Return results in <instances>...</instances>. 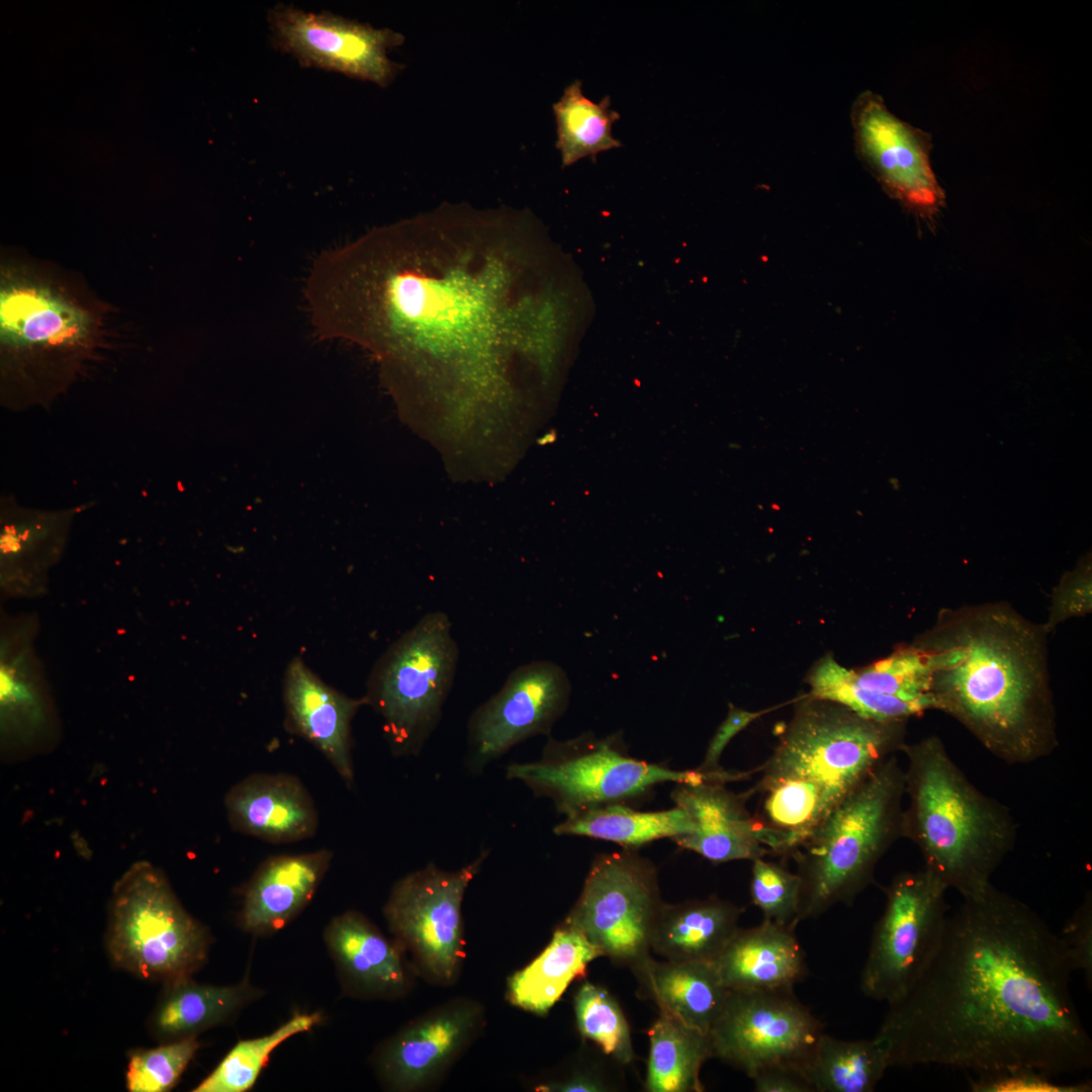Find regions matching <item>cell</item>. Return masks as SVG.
<instances>
[{
  "mask_svg": "<svg viewBox=\"0 0 1092 1092\" xmlns=\"http://www.w3.org/2000/svg\"><path fill=\"white\" fill-rule=\"evenodd\" d=\"M524 226L502 208L447 205L374 229L314 262L312 326L372 351L394 382L502 384L507 361L548 331L527 289Z\"/></svg>",
  "mask_w": 1092,
  "mask_h": 1092,
  "instance_id": "1",
  "label": "cell"
},
{
  "mask_svg": "<svg viewBox=\"0 0 1092 1092\" xmlns=\"http://www.w3.org/2000/svg\"><path fill=\"white\" fill-rule=\"evenodd\" d=\"M1073 972L1059 934L990 884L946 916L930 961L875 1036L890 1067L1083 1072L1092 1039L1071 994Z\"/></svg>",
  "mask_w": 1092,
  "mask_h": 1092,
  "instance_id": "2",
  "label": "cell"
},
{
  "mask_svg": "<svg viewBox=\"0 0 1092 1092\" xmlns=\"http://www.w3.org/2000/svg\"><path fill=\"white\" fill-rule=\"evenodd\" d=\"M1048 635L1006 602L941 608L912 642L929 662L932 709L1007 764L1049 756L1059 735Z\"/></svg>",
  "mask_w": 1092,
  "mask_h": 1092,
  "instance_id": "3",
  "label": "cell"
},
{
  "mask_svg": "<svg viewBox=\"0 0 1092 1092\" xmlns=\"http://www.w3.org/2000/svg\"><path fill=\"white\" fill-rule=\"evenodd\" d=\"M748 790L769 854L791 856L826 817L887 758L901 751L907 721H878L805 695Z\"/></svg>",
  "mask_w": 1092,
  "mask_h": 1092,
  "instance_id": "4",
  "label": "cell"
},
{
  "mask_svg": "<svg viewBox=\"0 0 1092 1092\" xmlns=\"http://www.w3.org/2000/svg\"><path fill=\"white\" fill-rule=\"evenodd\" d=\"M903 837L924 868L961 896L981 893L1014 849L1017 824L1007 806L967 778L936 735L907 744Z\"/></svg>",
  "mask_w": 1092,
  "mask_h": 1092,
  "instance_id": "5",
  "label": "cell"
},
{
  "mask_svg": "<svg viewBox=\"0 0 1092 1092\" xmlns=\"http://www.w3.org/2000/svg\"><path fill=\"white\" fill-rule=\"evenodd\" d=\"M904 769L887 758L791 855L800 879L798 921L851 905L903 837Z\"/></svg>",
  "mask_w": 1092,
  "mask_h": 1092,
  "instance_id": "6",
  "label": "cell"
},
{
  "mask_svg": "<svg viewBox=\"0 0 1092 1092\" xmlns=\"http://www.w3.org/2000/svg\"><path fill=\"white\" fill-rule=\"evenodd\" d=\"M747 771L678 770L631 756L622 736L603 738L590 732L566 740L548 738L541 757L512 763L507 778L550 799L564 816L589 809L626 804L649 794L659 784H727L745 780Z\"/></svg>",
  "mask_w": 1092,
  "mask_h": 1092,
  "instance_id": "7",
  "label": "cell"
},
{
  "mask_svg": "<svg viewBox=\"0 0 1092 1092\" xmlns=\"http://www.w3.org/2000/svg\"><path fill=\"white\" fill-rule=\"evenodd\" d=\"M210 944L208 929L159 868L136 861L114 884L105 946L116 968L163 983L189 978L206 963Z\"/></svg>",
  "mask_w": 1092,
  "mask_h": 1092,
  "instance_id": "8",
  "label": "cell"
},
{
  "mask_svg": "<svg viewBox=\"0 0 1092 1092\" xmlns=\"http://www.w3.org/2000/svg\"><path fill=\"white\" fill-rule=\"evenodd\" d=\"M459 647L449 617L424 615L379 658L365 696L382 718L396 756L418 755L436 729L452 688Z\"/></svg>",
  "mask_w": 1092,
  "mask_h": 1092,
  "instance_id": "9",
  "label": "cell"
},
{
  "mask_svg": "<svg viewBox=\"0 0 1092 1092\" xmlns=\"http://www.w3.org/2000/svg\"><path fill=\"white\" fill-rule=\"evenodd\" d=\"M98 315L69 289L28 269L5 268L0 285V343L5 366L21 377L72 365L101 337Z\"/></svg>",
  "mask_w": 1092,
  "mask_h": 1092,
  "instance_id": "10",
  "label": "cell"
},
{
  "mask_svg": "<svg viewBox=\"0 0 1092 1092\" xmlns=\"http://www.w3.org/2000/svg\"><path fill=\"white\" fill-rule=\"evenodd\" d=\"M488 855L482 850L457 871L427 864L392 887L383 907L392 937L418 976L436 986H452L466 957L462 903L465 892Z\"/></svg>",
  "mask_w": 1092,
  "mask_h": 1092,
  "instance_id": "11",
  "label": "cell"
},
{
  "mask_svg": "<svg viewBox=\"0 0 1092 1092\" xmlns=\"http://www.w3.org/2000/svg\"><path fill=\"white\" fill-rule=\"evenodd\" d=\"M665 902L656 867L635 849L598 855L563 923L613 962L632 971L651 956V935Z\"/></svg>",
  "mask_w": 1092,
  "mask_h": 1092,
  "instance_id": "12",
  "label": "cell"
},
{
  "mask_svg": "<svg viewBox=\"0 0 1092 1092\" xmlns=\"http://www.w3.org/2000/svg\"><path fill=\"white\" fill-rule=\"evenodd\" d=\"M947 891L926 868L900 873L885 888V909L860 973L864 996L891 1005L912 988L939 942Z\"/></svg>",
  "mask_w": 1092,
  "mask_h": 1092,
  "instance_id": "13",
  "label": "cell"
},
{
  "mask_svg": "<svg viewBox=\"0 0 1092 1092\" xmlns=\"http://www.w3.org/2000/svg\"><path fill=\"white\" fill-rule=\"evenodd\" d=\"M823 1025L793 989L730 990L709 1030L712 1057L749 1078L772 1065L806 1068Z\"/></svg>",
  "mask_w": 1092,
  "mask_h": 1092,
  "instance_id": "14",
  "label": "cell"
},
{
  "mask_svg": "<svg viewBox=\"0 0 1092 1092\" xmlns=\"http://www.w3.org/2000/svg\"><path fill=\"white\" fill-rule=\"evenodd\" d=\"M570 694L566 672L552 661H532L514 669L468 720V770L479 774L516 744L540 734L549 736L566 711Z\"/></svg>",
  "mask_w": 1092,
  "mask_h": 1092,
  "instance_id": "15",
  "label": "cell"
},
{
  "mask_svg": "<svg viewBox=\"0 0 1092 1092\" xmlns=\"http://www.w3.org/2000/svg\"><path fill=\"white\" fill-rule=\"evenodd\" d=\"M268 22L274 44L303 67L341 73L382 87L398 71L387 52L404 38L390 28H375L332 13L306 12L285 4L270 10Z\"/></svg>",
  "mask_w": 1092,
  "mask_h": 1092,
  "instance_id": "16",
  "label": "cell"
},
{
  "mask_svg": "<svg viewBox=\"0 0 1092 1092\" xmlns=\"http://www.w3.org/2000/svg\"><path fill=\"white\" fill-rule=\"evenodd\" d=\"M485 1025V1008L472 998H453L430 1009L377 1048L373 1064L379 1079L395 1092L436 1086Z\"/></svg>",
  "mask_w": 1092,
  "mask_h": 1092,
  "instance_id": "17",
  "label": "cell"
},
{
  "mask_svg": "<svg viewBox=\"0 0 1092 1092\" xmlns=\"http://www.w3.org/2000/svg\"><path fill=\"white\" fill-rule=\"evenodd\" d=\"M851 121L859 158L895 197L931 211L942 199L932 171L930 135L899 119L871 91L852 105Z\"/></svg>",
  "mask_w": 1092,
  "mask_h": 1092,
  "instance_id": "18",
  "label": "cell"
},
{
  "mask_svg": "<svg viewBox=\"0 0 1092 1092\" xmlns=\"http://www.w3.org/2000/svg\"><path fill=\"white\" fill-rule=\"evenodd\" d=\"M324 937L346 994L389 1000L412 990L418 973L406 952L360 912L333 918Z\"/></svg>",
  "mask_w": 1092,
  "mask_h": 1092,
  "instance_id": "19",
  "label": "cell"
},
{
  "mask_svg": "<svg viewBox=\"0 0 1092 1092\" xmlns=\"http://www.w3.org/2000/svg\"><path fill=\"white\" fill-rule=\"evenodd\" d=\"M749 798L748 791L736 794L725 784H677L671 799L688 814L694 831L672 838L673 842L713 863L764 857L769 851L759 841L746 808Z\"/></svg>",
  "mask_w": 1092,
  "mask_h": 1092,
  "instance_id": "20",
  "label": "cell"
},
{
  "mask_svg": "<svg viewBox=\"0 0 1092 1092\" xmlns=\"http://www.w3.org/2000/svg\"><path fill=\"white\" fill-rule=\"evenodd\" d=\"M231 827L275 844L312 837L318 827L313 800L289 774H254L233 786L224 798Z\"/></svg>",
  "mask_w": 1092,
  "mask_h": 1092,
  "instance_id": "21",
  "label": "cell"
},
{
  "mask_svg": "<svg viewBox=\"0 0 1092 1092\" xmlns=\"http://www.w3.org/2000/svg\"><path fill=\"white\" fill-rule=\"evenodd\" d=\"M283 700L288 729L315 746L342 780L352 785L351 721L365 697H347L326 685L299 658L285 673Z\"/></svg>",
  "mask_w": 1092,
  "mask_h": 1092,
  "instance_id": "22",
  "label": "cell"
},
{
  "mask_svg": "<svg viewBox=\"0 0 1092 1092\" xmlns=\"http://www.w3.org/2000/svg\"><path fill=\"white\" fill-rule=\"evenodd\" d=\"M332 857L331 850L318 849L265 860L245 890L239 915L241 928L256 936L283 928L312 899Z\"/></svg>",
  "mask_w": 1092,
  "mask_h": 1092,
  "instance_id": "23",
  "label": "cell"
},
{
  "mask_svg": "<svg viewBox=\"0 0 1092 1092\" xmlns=\"http://www.w3.org/2000/svg\"><path fill=\"white\" fill-rule=\"evenodd\" d=\"M796 927L765 920L734 933L714 965L730 990L793 989L807 974Z\"/></svg>",
  "mask_w": 1092,
  "mask_h": 1092,
  "instance_id": "24",
  "label": "cell"
},
{
  "mask_svg": "<svg viewBox=\"0 0 1092 1092\" xmlns=\"http://www.w3.org/2000/svg\"><path fill=\"white\" fill-rule=\"evenodd\" d=\"M743 908L717 896L664 903L651 935V951L670 962L714 963L738 930Z\"/></svg>",
  "mask_w": 1092,
  "mask_h": 1092,
  "instance_id": "25",
  "label": "cell"
},
{
  "mask_svg": "<svg viewBox=\"0 0 1092 1092\" xmlns=\"http://www.w3.org/2000/svg\"><path fill=\"white\" fill-rule=\"evenodd\" d=\"M642 997L652 999L686 1024L708 1034L728 989L711 962H657L633 970Z\"/></svg>",
  "mask_w": 1092,
  "mask_h": 1092,
  "instance_id": "26",
  "label": "cell"
},
{
  "mask_svg": "<svg viewBox=\"0 0 1092 1092\" xmlns=\"http://www.w3.org/2000/svg\"><path fill=\"white\" fill-rule=\"evenodd\" d=\"M258 993L247 979L232 986L199 984L191 977L164 983L150 1030L162 1042L197 1037L231 1020Z\"/></svg>",
  "mask_w": 1092,
  "mask_h": 1092,
  "instance_id": "27",
  "label": "cell"
},
{
  "mask_svg": "<svg viewBox=\"0 0 1092 1092\" xmlns=\"http://www.w3.org/2000/svg\"><path fill=\"white\" fill-rule=\"evenodd\" d=\"M599 957L600 950L579 930L561 922L542 952L508 979L507 999L518 1008L545 1016Z\"/></svg>",
  "mask_w": 1092,
  "mask_h": 1092,
  "instance_id": "28",
  "label": "cell"
},
{
  "mask_svg": "<svg viewBox=\"0 0 1092 1092\" xmlns=\"http://www.w3.org/2000/svg\"><path fill=\"white\" fill-rule=\"evenodd\" d=\"M553 830L558 836L589 837L636 850L654 840L689 834L694 824L677 806L638 811L627 804H612L566 816Z\"/></svg>",
  "mask_w": 1092,
  "mask_h": 1092,
  "instance_id": "29",
  "label": "cell"
},
{
  "mask_svg": "<svg viewBox=\"0 0 1092 1092\" xmlns=\"http://www.w3.org/2000/svg\"><path fill=\"white\" fill-rule=\"evenodd\" d=\"M649 1056L645 1079L648 1092H701L703 1064L712 1057L708 1034L659 1009L648 1029Z\"/></svg>",
  "mask_w": 1092,
  "mask_h": 1092,
  "instance_id": "30",
  "label": "cell"
},
{
  "mask_svg": "<svg viewBox=\"0 0 1092 1092\" xmlns=\"http://www.w3.org/2000/svg\"><path fill=\"white\" fill-rule=\"evenodd\" d=\"M877 1036L845 1040L822 1033L806 1068L814 1092H872L889 1068Z\"/></svg>",
  "mask_w": 1092,
  "mask_h": 1092,
  "instance_id": "31",
  "label": "cell"
},
{
  "mask_svg": "<svg viewBox=\"0 0 1092 1092\" xmlns=\"http://www.w3.org/2000/svg\"><path fill=\"white\" fill-rule=\"evenodd\" d=\"M557 126L556 147L562 165L570 166L586 157L622 147L612 135V127L620 114L611 109L609 96L594 102L584 96L578 80L565 88L553 104Z\"/></svg>",
  "mask_w": 1092,
  "mask_h": 1092,
  "instance_id": "32",
  "label": "cell"
},
{
  "mask_svg": "<svg viewBox=\"0 0 1092 1092\" xmlns=\"http://www.w3.org/2000/svg\"><path fill=\"white\" fill-rule=\"evenodd\" d=\"M808 695L839 703L861 717L878 721H908L928 710V700H904L855 684L850 669L840 665L831 655L816 663L807 677Z\"/></svg>",
  "mask_w": 1092,
  "mask_h": 1092,
  "instance_id": "33",
  "label": "cell"
},
{
  "mask_svg": "<svg viewBox=\"0 0 1092 1092\" xmlns=\"http://www.w3.org/2000/svg\"><path fill=\"white\" fill-rule=\"evenodd\" d=\"M323 1020L320 1012L297 1013L271 1033L238 1041L193 1092H245L256 1083L272 1052Z\"/></svg>",
  "mask_w": 1092,
  "mask_h": 1092,
  "instance_id": "34",
  "label": "cell"
},
{
  "mask_svg": "<svg viewBox=\"0 0 1092 1092\" xmlns=\"http://www.w3.org/2000/svg\"><path fill=\"white\" fill-rule=\"evenodd\" d=\"M577 1030L584 1039L597 1043L619 1064L634 1058L631 1031L617 1000L603 987L583 982L574 996Z\"/></svg>",
  "mask_w": 1092,
  "mask_h": 1092,
  "instance_id": "35",
  "label": "cell"
},
{
  "mask_svg": "<svg viewBox=\"0 0 1092 1092\" xmlns=\"http://www.w3.org/2000/svg\"><path fill=\"white\" fill-rule=\"evenodd\" d=\"M850 672L855 684L863 689L904 700L931 702L929 662L925 652L914 643L900 646L887 657Z\"/></svg>",
  "mask_w": 1092,
  "mask_h": 1092,
  "instance_id": "36",
  "label": "cell"
},
{
  "mask_svg": "<svg viewBox=\"0 0 1092 1092\" xmlns=\"http://www.w3.org/2000/svg\"><path fill=\"white\" fill-rule=\"evenodd\" d=\"M199 1049L197 1037L167 1041L155 1049L128 1054L125 1074L130 1092H166L175 1087Z\"/></svg>",
  "mask_w": 1092,
  "mask_h": 1092,
  "instance_id": "37",
  "label": "cell"
},
{
  "mask_svg": "<svg viewBox=\"0 0 1092 1092\" xmlns=\"http://www.w3.org/2000/svg\"><path fill=\"white\" fill-rule=\"evenodd\" d=\"M749 893L752 904L763 919L797 927L800 879L786 867L765 860H752Z\"/></svg>",
  "mask_w": 1092,
  "mask_h": 1092,
  "instance_id": "38",
  "label": "cell"
},
{
  "mask_svg": "<svg viewBox=\"0 0 1092 1092\" xmlns=\"http://www.w3.org/2000/svg\"><path fill=\"white\" fill-rule=\"evenodd\" d=\"M969 1077L974 1092H1088L1091 1082L1062 1084L1055 1076L1029 1067H1013L974 1073Z\"/></svg>",
  "mask_w": 1092,
  "mask_h": 1092,
  "instance_id": "39",
  "label": "cell"
},
{
  "mask_svg": "<svg viewBox=\"0 0 1092 1092\" xmlns=\"http://www.w3.org/2000/svg\"><path fill=\"white\" fill-rule=\"evenodd\" d=\"M1092 612V567L1090 555L1066 572L1053 589L1046 621L1042 624L1051 633L1061 623Z\"/></svg>",
  "mask_w": 1092,
  "mask_h": 1092,
  "instance_id": "40",
  "label": "cell"
},
{
  "mask_svg": "<svg viewBox=\"0 0 1092 1092\" xmlns=\"http://www.w3.org/2000/svg\"><path fill=\"white\" fill-rule=\"evenodd\" d=\"M1073 971H1082L1089 989L1092 986V895L1086 893L1082 904L1067 920L1059 934Z\"/></svg>",
  "mask_w": 1092,
  "mask_h": 1092,
  "instance_id": "41",
  "label": "cell"
},
{
  "mask_svg": "<svg viewBox=\"0 0 1092 1092\" xmlns=\"http://www.w3.org/2000/svg\"><path fill=\"white\" fill-rule=\"evenodd\" d=\"M780 707L781 705L759 711H748L729 703L728 713L712 736L704 759L698 768L703 771L722 769L720 758L728 743L754 720Z\"/></svg>",
  "mask_w": 1092,
  "mask_h": 1092,
  "instance_id": "42",
  "label": "cell"
},
{
  "mask_svg": "<svg viewBox=\"0 0 1092 1092\" xmlns=\"http://www.w3.org/2000/svg\"><path fill=\"white\" fill-rule=\"evenodd\" d=\"M750 1079L756 1092H814L805 1071L796 1066H768L758 1070Z\"/></svg>",
  "mask_w": 1092,
  "mask_h": 1092,
  "instance_id": "43",
  "label": "cell"
},
{
  "mask_svg": "<svg viewBox=\"0 0 1092 1092\" xmlns=\"http://www.w3.org/2000/svg\"><path fill=\"white\" fill-rule=\"evenodd\" d=\"M612 1084L602 1072L589 1067H578L565 1077L538 1085L536 1090L546 1092H605L612 1090Z\"/></svg>",
  "mask_w": 1092,
  "mask_h": 1092,
  "instance_id": "44",
  "label": "cell"
}]
</instances>
